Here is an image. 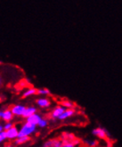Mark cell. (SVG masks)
Masks as SVG:
<instances>
[{
	"label": "cell",
	"mask_w": 122,
	"mask_h": 147,
	"mask_svg": "<svg viewBox=\"0 0 122 147\" xmlns=\"http://www.w3.org/2000/svg\"><path fill=\"white\" fill-rule=\"evenodd\" d=\"M38 131V127L36 125H34L27 120L21 125V127H19V136H27V137H30L33 135H35Z\"/></svg>",
	"instance_id": "obj_1"
},
{
	"label": "cell",
	"mask_w": 122,
	"mask_h": 147,
	"mask_svg": "<svg viewBox=\"0 0 122 147\" xmlns=\"http://www.w3.org/2000/svg\"><path fill=\"white\" fill-rule=\"evenodd\" d=\"M92 135L96 137L97 139H101V140H107L108 138L111 136L110 133L108 132L107 129H105L104 127H95L92 130Z\"/></svg>",
	"instance_id": "obj_2"
},
{
	"label": "cell",
	"mask_w": 122,
	"mask_h": 147,
	"mask_svg": "<svg viewBox=\"0 0 122 147\" xmlns=\"http://www.w3.org/2000/svg\"><path fill=\"white\" fill-rule=\"evenodd\" d=\"M63 142L60 139V137H51L47 139L42 144V147H62Z\"/></svg>",
	"instance_id": "obj_3"
},
{
	"label": "cell",
	"mask_w": 122,
	"mask_h": 147,
	"mask_svg": "<svg viewBox=\"0 0 122 147\" xmlns=\"http://www.w3.org/2000/svg\"><path fill=\"white\" fill-rule=\"evenodd\" d=\"M4 131L5 132L7 141H14L19 136V127H17L15 125H13L12 127L7 129V130Z\"/></svg>",
	"instance_id": "obj_4"
},
{
	"label": "cell",
	"mask_w": 122,
	"mask_h": 147,
	"mask_svg": "<svg viewBox=\"0 0 122 147\" xmlns=\"http://www.w3.org/2000/svg\"><path fill=\"white\" fill-rule=\"evenodd\" d=\"M36 105L40 109H47L51 106L52 102L47 96H41L36 100Z\"/></svg>",
	"instance_id": "obj_5"
},
{
	"label": "cell",
	"mask_w": 122,
	"mask_h": 147,
	"mask_svg": "<svg viewBox=\"0 0 122 147\" xmlns=\"http://www.w3.org/2000/svg\"><path fill=\"white\" fill-rule=\"evenodd\" d=\"M64 110H65V108L63 107V106H62V105H57V106H55L53 110L51 111V112H50V118L52 119H54V120H57L58 119V118L61 116V114L63 113V112L64 111Z\"/></svg>",
	"instance_id": "obj_6"
},
{
	"label": "cell",
	"mask_w": 122,
	"mask_h": 147,
	"mask_svg": "<svg viewBox=\"0 0 122 147\" xmlns=\"http://www.w3.org/2000/svg\"><path fill=\"white\" fill-rule=\"evenodd\" d=\"M25 108H26V106L23 105H14L10 108V110L13 112L14 117H22V118Z\"/></svg>",
	"instance_id": "obj_7"
},
{
	"label": "cell",
	"mask_w": 122,
	"mask_h": 147,
	"mask_svg": "<svg viewBox=\"0 0 122 147\" xmlns=\"http://www.w3.org/2000/svg\"><path fill=\"white\" fill-rule=\"evenodd\" d=\"M76 113V111L75 109H65L64 111L63 112L62 114H61V116L58 118L57 120H60V121H63V120H66L68 119H71L72 118Z\"/></svg>",
	"instance_id": "obj_8"
},
{
	"label": "cell",
	"mask_w": 122,
	"mask_h": 147,
	"mask_svg": "<svg viewBox=\"0 0 122 147\" xmlns=\"http://www.w3.org/2000/svg\"><path fill=\"white\" fill-rule=\"evenodd\" d=\"M14 116L13 114V112L11 111L10 109H4L2 110L1 112V120L4 122H7V121H12L13 119Z\"/></svg>",
	"instance_id": "obj_9"
},
{
	"label": "cell",
	"mask_w": 122,
	"mask_h": 147,
	"mask_svg": "<svg viewBox=\"0 0 122 147\" xmlns=\"http://www.w3.org/2000/svg\"><path fill=\"white\" fill-rule=\"evenodd\" d=\"M62 142H63L62 147H80V140L77 137L72 140L62 141Z\"/></svg>",
	"instance_id": "obj_10"
},
{
	"label": "cell",
	"mask_w": 122,
	"mask_h": 147,
	"mask_svg": "<svg viewBox=\"0 0 122 147\" xmlns=\"http://www.w3.org/2000/svg\"><path fill=\"white\" fill-rule=\"evenodd\" d=\"M42 117H43V116H42L41 114H39V113H38V112H36V113H34V114H32L31 116L28 117L27 119H26V120L37 126V125L38 124V122H39V120L42 119Z\"/></svg>",
	"instance_id": "obj_11"
},
{
	"label": "cell",
	"mask_w": 122,
	"mask_h": 147,
	"mask_svg": "<svg viewBox=\"0 0 122 147\" xmlns=\"http://www.w3.org/2000/svg\"><path fill=\"white\" fill-rule=\"evenodd\" d=\"M36 112H38V109L37 107L35 106H26L25 108V111L23 112V115H22V118L23 119H27L28 117L31 116L32 114L36 113Z\"/></svg>",
	"instance_id": "obj_12"
},
{
	"label": "cell",
	"mask_w": 122,
	"mask_h": 147,
	"mask_svg": "<svg viewBox=\"0 0 122 147\" xmlns=\"http://www.w3.org/2000/svg\"><path fill=\"white\" fill-rule=\"evenodd\" d=\"M60 139L62 141H68V140H72L74 138H76L77 136L72 134L71 132H68V131H64L62 134L60 135Z\"/></svg>",
	"instance_id": "obj_13"
},
{
	"label": "cell",
	"mask_w": 122,
	"mask_h": 147,
	"mask_svg": "<svg viewBox=\"0 0 122 147\" xmlns=\"http://www.w3.org/2000/svg\"><path fill=\"white\" fill-rule=\"evenodd\" d=\"M30 141V137H27V136H18L14 140V144L16 145H24L26 144H28Z\"/></svg>",
	"instance_id": "obj_14"
},
{
	"label": "cell",
	"mask_w": 122,
	"mask_h": 147,
	"mask_svg": "<svg viewBox=\"0 0 122 147\" xmlns=\"http://www.w3.org/2000/svg\"><path fill=\"white\" fill-rule=\"evenodd\" d=\"M37 94V89L34 88H29L26 90L22 92V97L23 98H28L30 96H33Z\"/></svg>",
	"instance_id": "obj_15"
},
{
	"label": "cell",
	"mask_w": 122,
	"mask_h": 147,
	"mask_svg": "<svg viewBox=\"0 0 122 147\" xmlns=\"http://www.w3.org/2000/svg\"><path fill=\"white\" fill-rule=\"evenodd\" d=\"M48 125H49V120H48V119H47V118H45V117H42V119L39 120L38 124L37 125V127L42 129V128H46V127H47Z\"/></svg>",
	"instance_id": "obj_16"
},
{
	"label": "cell",
	"mask_w": 122,
	"mask_h": 147,
	"mask_svg": "<svg viewBox=\"0 0 122 147\" xmlns=\"http://www.w3.org/2000/svg\"><path fill=\"white\" fill-rule=\"evenodd\" d=\"M61 105L63 106L65 109H73L75 107L74 103L72 102H71L69 100H63V101H62V102H61Z\"/></svg>",
	"instance_id": "obj_17"
},
{
	"label": "cell",
	"mask_w": 122,
	"mask_h": 147,
	"mask_svg": "<svg viewBox=\"0 0 122 147\" xmlns=\"http://www.w3.org/2000/svg\"><path fill=\"white\" fill-rule=\"evenodd\" d=\"M85 144L88 147H97L99 145L98 140L92 139V140H85Z\"/></svg>",
	"instance_id": "obj_18"
},
{
	"label": "cell",
	"mask_w": 122,
	"mask_h": 147,
	"mask_svg": "<svg viewBox=\"0 0 122 147\" xmlns=\"http://www.w3.org/2000/svg\"><path fill=\"white\" fill-rule=\"evenodd\" d=\"M37 94L41 96H47L51 93H50V90L47 88H39V89H37Z\"/></svg>",
	"instance_id": "obj_19"
},
{
	"label": "cell",
	"mask_w": 122,
	"mask_h": 147,
	"mask_svg": "<svg viewBox=\"0 0 122 147\" xmlns=\"http://www.w3.org/2000/svg\"><path fill=\"white\" fill-rule=\"evenodd\" d=\"M7 141V138L5 136V132L3 130L0 132V145H3Z\"/></svg>",
	"instance_id": "obj_20"
},
{
	"label": "cell",
	"mask_w": 122,
	"mask_h": 147,
	"mask_svg": "<svg viewBox=\"0 0 122 147\" xmlns=\"http://www.w3.org/2000/svg\"><path fill=\"white\" fill-rule=\"evenodd\" d=\"M13 126V122L12 121H7V122H5L3 124V129L4 130H7V129H9L10 127H12Z\"/></svg>",
	"instance_id": "obj_21"
},
{
	"label": "cell",
	"mask_w": 122,
	"mask_h": 147,
	"mask_svg": "<svg viewBox=\"0 0 122 147\" xmlns=\"http://www.w3.org/2000/svg\"><path fill=\"white\" fill-rule=\"evenodd\" d=\"M0 147H13V144H6L0 145Z\"/></svg>",
	"instance_id": "obj_22"
},
{
	"label": "cell",
	"mask_w": 122,
	"mask_h": 147,
	"mask_svg": "<svg viewBox=\"0 0 122 147\" xmlns=\"http://www.w3.org/2000/svg\"><path fill=\"white\" fill-rule=\"evenodd\" d=\"M3 130H4V129H3V124L0 123V132L3 131Z\"/></svg>",
	"instance_id": "obj_23"
},
{
	"label": "cell",
	"mask_w": 122,
	"mask_h": 147,
	"mask_svg": "<svg viewBox=\"0 0 122 147\" xmlns=\"http://www.w3.org/2000/svg\"><path fill=\"white\" fill-rule=\"evenodd\" d=\"M1 84H2V78L0 76V86H1Z\"/></svg>",
	"instance_id": "obj_24"
},
{
	"label": "cell",
	"mask_w": 122,
	"mask_h": 147,
	"mask_svg": "<svg viewBox=\"0 0 122 147\" xmlns=\"http://www.w3.org/2000/svg\"><path fill=\"white\" fill-rule=\"evenodd\" d=\"M102 147H112L111 145H110V144H108V145H105V146H102Z\"/></svg>",
	"instance_id": "obj_25"
},
{
	"label": "cell",
	"mask_w": 122,
	"mask_h": 147,
	"mask_svg": "<svg viewBox=\"0 0 122 147\" xmlns=\"http://www.w3.org/2000/svg\"><path fill=\"white\" fill-rule=\"evenodd\" d=\"M1 112H2V110H0V120H1Z\"/></svg>",
	"instance_id": "obj_26"
}]
</instances>
